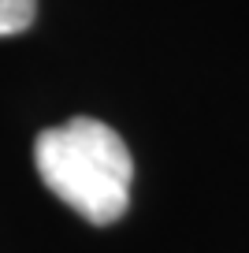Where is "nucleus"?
<instances>
[{
  "label": "nucleus",
  "mask_w": 249,
  "mask_h": 253,
  "mask_svg": "<svg viewBox=\"0 0 249 253\" xmlns=\"http://www.w3.org/2000/svg\"><path fill=\"white\" fill-rule=\"evenodd\" d=\"M34 164L56 198L97 227L116 223L130 205V149L108 123L93 116H75L41 130L34 142Z\"/></svg>",
  "instance_id": "1"
},
{
  "label": "nucleus",
  "mask_w": 249,
  "mask_h": 253,
  "mask_svg": "<svg viewBox=\"0 0 249 253\" xmlns=\"http://www.w3.org/2000/svg\"><path fill=\"white\" fill-rule=\"evenodd\" d=\"M38 15V0H0V38L23 34Z\"/></svg>",
  "instance_id": "2"
}]
</instances>
